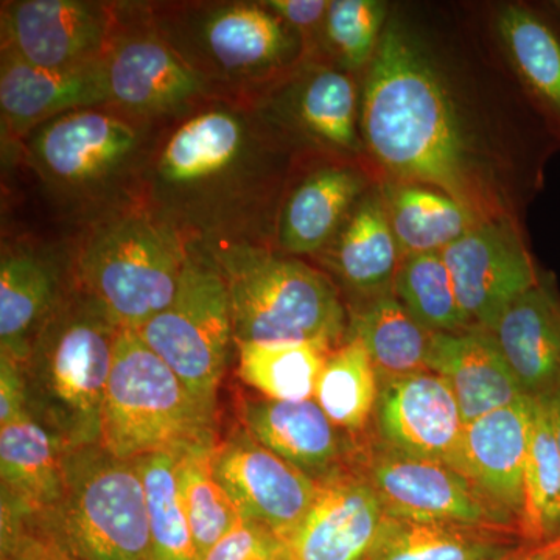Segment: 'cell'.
Returning <instances> with one entry per match:
<instances>
[{
    "label": "cell",
    "instance_id": "18",
    "mask_svg": "<svg viewBox=\"0 0 560 560\" xmlns=\"http://www.w3.org/2000/svg\"><path fill=\"white\" fill-rule=\"evenodd\" d=\"M257 108L285 135L294 132L334 153L364 150L359 91L348 70L329 66L301 70Z\"/></svg>",
    "mask_w": 560,
    "mask_h": 560
},
{
    "label": "cell",
    "instance_id": "19",
    "mask_svg": "<svg viewBox=\"0 0 560 560\" xmlns=\"http://www.w3.org/2000/svg\"><path fill=\"white\" fill-rule=\"evenodd\" d=\"M243 430L313 480L323 482L355 466L360 440L338 429L315 399L245 400Z\"/></svg>",
    "mask_w": 560,
    "mask_h": 560
},
{
    "label": "cell",
    "instance_id": "40",
    "mask_svg": "<svg viewBox=\"0 0 560 560\" xmlns=\"http://www.w3.org/2000/svg\"><path fill=\"white\" fill-rule=\"evenodd\" d=\"M202 560H287L285 541L243 518Z\"/></svg>",
    "mask_w": 560,
    "mask_h": 560
},
{
    "label": "cell",
    "instance_id": "8",
    "mask_svg": "<svg viewBox=\"0 0 560 560\" xmlns=\"http://www.w3.org/2000/svg\"><path fill=\"white\" fill-rule=\"evenodd\" d=\"M153 32L206 84L254 86L296 60L301 36L259 3H219L162 14Z\"/></svg>",
    "mask_w": 560,
    "mask_h": 560
},
{
    "label": "cell",
    "instance_id": "23",
    "mask_svg": "<svg viewBox=\"0 0 560 560\" xmlns=\"http://www.w3.org/2000/svg\"><path fill=\"white\" fill-rule=\"evenodd\" d=\"M350 305L393 293L404 257L381 189L368 190L326 249L318 254Z\"/></svg>",
    "mask_w": 560,
    "mask_h": 560
},
{
    "label": "cell",
    "instance_id": "33",
    "mask_svg": "<svg viewBox=\"0 0 560 560\" xmlns=\"http://www.w3.org/2000/svg\"><path fill=\"white\" fill-rule=\"evenodd\" d=\"M217 441L178 453V488L198 560L205 559L243 521L241 511L217 480L213 453Z\"/></svg>",
    "mask_w": 560,
    "mask_h": 560
},
{
    "label": "cell",
    "instance_id": "24",
    "mask_svg": "<svg viewBox=\"0 0 560 560\" xmlns=\"http://www.w3.org/2000/svg\"><path fill=\"white\" fill-rule=\"evenodd\" d=\"M525 396L560 390V293L545 272L534 289L512 302L490 331Z\"/></svg>",
    "mask_w": 560,
    "mask_h": 560
},
{
    "label": "cell",
    "instance_id": "1",
    "mask_svg": "<svg viewBox=\"0 0 560 560\" xmlns=\"http://www.w3.org/2000/svg\"><path fill=\"white\" fill-rule=\"evenodd\" d=\"M360 132L388 180L448 195L481 220L515 219L506 154L433 47L386 22L360 97Z\"/></svg>",
    "mask_w": 560,
    "mask_h": 560
},
{
    "label": "cell",
    "instance_id": "46",
    "mask_svg": "<svg viewBox=\"0 0 560 560\" xmlns=\"http://www.w3.org/2000/svg\"><path fill=\"white\" fill-rule=\"evenodd\" d=\"M555 540H558V541H560V536L558 537V539H555Z\"/></svg>",
    "mask_w": 560,
    "mask_h": 560
},
{
    "label": "cell",
    "instance_id": "42",
    "mask_svg": "<svg viewBox=\"0 0 560 560\" xmlns=\"http://www.w3.org/2000/svg\"><path fill=\"white\" fill-rule=\"evenodd\" d=\"M28 415L27 389L21 363L0 353V427Z\"/></svg>",
    "mask_w": 560,
    "mask_h": 560
},
{
    "label": "cell",
    "instance_id": "34",
    "mask_svg": "<svg viewBox=\"0 0 560 560\" xmlns=\"http://www.w3.org/2000/svg\"><path fill=\"white\" fill-rule=\"evenodd\" d=\"M533 401L522 537L526 544L539 545L560 536V453L547 400Z\"/></svg>",
    "mask_w": 560,
    "mask_h": 560
},
{
    "label": "cell",
    "instance_id": "44",
    "mask_svg": "<svg viewBox=\"0 0 560 560\" xmlns=\"http://www.w3.org/2000/svg\"><path fill=\"white\" fill-rule=\"evenodd\" d=\"M547 400L548 410H550L552 431H555L556 442L560 453V390L550 397H541Z\"/></svg>",
    "mask_w": 560,
    "mask_h": 560
},
{
    "label": "cell",
    "instance_id": "15",
    "mask_svg": "<svg viewBox=\"0 0 560 560\" xmlns=\"http://www.w3.org/2000/svg\"><path fill=\"white\" fill-rule=\"evenodd\" d=\"M464 427L448 383L422 371L381 385L370 434L393 451L460 471Z\"/></svg>",
    "mask_w": 560,
    "mask_h": 560
},
{
    "label": "cell",
    "instance_id": "10",
    "mask_svg": "<svg viewBox=\"0 0 560 560\" xmlns=\"http://www.w3.org/2000/svg\"><path fill=\"white\" fill-rule=\"evenodd\" d=\"M124 113L86 108L62 114L31 132L27 160L40 180L69 200L108 194L132 171L143 175L147 131Z\"/></svg>",
    "mask_w": 560,
    "mask_h": 560
},
{
    "label": "cell",
    "instance_id": "11",
    "mask_svg": "<svg viewBox=\"0 0 560 560\" xmlns=\"http://www.w3.org/2000/svg\"><path fill=\"white\" fill-rule=\"evenodd\" d=\"M355 467L377 490L390 517L508 530L522 537L510 512L447 464L393 451L368 433L360 441Z\"/></svg>",
    "mask_w": 560,
    "mask_h": 560
},
{
    "label": "cell",
    "instance_id": "45",
    "mask_svg": "<svg viewBox=\"0 0 560 560\" xmlns=\"http://www.w3.org/2000/svg\"><path fill=\"white\" fill-rule=\"evenodd\" d=\"M551 9L555 11H558V14L560 16V0H556V2L551 3Z\"/></svg>",
    "mask_w": 560,
    "mask_h": 560
},
{
    "label": "cell",
    "instance_id": "26",
    "mask_svg": "<svg viewBox=\"0 0 560 560\" xmlns=\"http://www.w3.org/2000/svg\"><path fill=\"white\" fill-rule=\"evenodd\" d=\"M427 370L448 383L464 425L525 397L499 342L488 330L433 334Z\"/></svg>",
    "mask_w": 560,
    "mask_h": 560
},
{
    "label": "cell",
    "instance_id": "2",
    "mask_svg": "<svg viewBox=\"0 0 560 560\" xmlns=\"http://www.w3.org/2000/svg\"><path fill=\"white\" fill-rule=\"evenodd\" d=\"M287 135L259 108L217 101L151 147L147 206L190 246L257 243L276 231Z\"/></svg>",
    "mask_w": 560,
    "mask_h": 560
},
{
    "label": "cell",
    "instance_id": "43",
    "mask_svg": "<svg viewBox=\"0 0 560 560\" xmlns=\"http://www.w3.org/2000/svg\"><path fill=\"white\" fill-rule=\"evenodd\" d=\"M500 560H560V541L551 540L547 544L525 545L521 550L514 551Z\"/></svg>",
    "mask_w": 560,
    "mask_h": 560
},
{
    "label": "cell",
    "instance_id": "31",
    "mask_svg": "<svg viewBox=\"0 0 560 560\" xmlns=\"http://www.w3.org/2000/svg\"><path fill=\"white\" fill-rule=\"evenodd\" d=\"M381 190L404 259L442 253L482 221L448 195L422 184L388 180Z\"/></svg>",
    "mask_w": 560,
    "mask_h": 560
},
{
    "label": "cell",
    "instance_id": "28",
    "mask_svg": "<svg viewBox=\"0 0 560 560\" xmlns=\"http://www.w3.org/2000/svg\"><path fill=\"white\" fill-rule=\"evenodd\" d=\"M51 261L28 246L3 248L0 260V353L24 363L32 342L62 301Z\"/></svg>",
    "mask_w": 560,
    "mask_h": 560
},
{
    "label": "cell",
    "instance_id": "20",
    "mask_svg": "<svg viewBox=\"0 0 560 560\" xmlns=\"http://www.w3.org/2000/svg\"><path fill=\"white\" fill-rule=\"evenodd\" d=\"M66 451L31 412L0 427V517L51 521L65 497Z\"/></svg>",
    "mask_w": 560,
    "mask_h": 560
},
{
    "label": "cell",
    "instance_id": "12",
    "mask_svg": "<svg viewBox=\"0 0 560 560\" xmlns=\"http://www.w3.org/2000/svg\"><path fill=\"white\" fill-rule=\"evenodd\" d=\"M441 254L460 308L475 329H495L512 302L545 276L512 217L480 221Z\"/></svg>",
    "mask_w": 560,
    "mask_h": 560
},
{
    "label": "cell",
    "instance_id": "5",
    "mask_svg": "<svg viewBox=\"0 0 560 560\" xmlns=\"http://www.w3.org/2000/svg\"><path fill=\"white\" fill-rule=\"evenodd\" d=\"M189 245L145 205L110 210L77 250V290L120 330H138L171 305Z\"/></svg>",
    "mask_w": 560,
    "mask_h": 560
},
{
    "label": "cell",
    "instance_id": "22",
    "mask_svg": "<svg viewBox=\"0 0 560 560\" xmlns=\"http://www.w3.org/2000/svg\"><path fill=\"white\" fill-rule=\"evenodd\" d=\"M530 397H522L464 427L460 471L521 526L525 515Z\"/></svg>",
    "mask_w": 560,
    "mask_h": 560
},
{
    "label": "cell",
    "instance_id": "16",
    "mask_svg": "<svg viewBox=\"0 0 560 560\" xmlns=\"http://www.w3.org/2000/svg\"><path fill=\"white\" fill-rule=\"evenodd\" d=\"M109 105L128 117L179 116L208 84L154 32L116 35L105 57Z\"/></svg>",
    "mask_w": 560,
    "mask_h": 560
},
{
    "label": "cell",
    "instance_id": "9",
    "mask_svg": "<svg viewBox=\"0 0 560 560\" xmlns=\"http://www.w3.org/2000/svg\"><path fill=\"white\" fill-rule=\"evenodd\" d=\"M135 331L195 397L217 408L235 341L226 282L201 250L189 245L171 305Z\"/></svg>",
    "mask_w": 560,
    "mask_h": 560
},
{
    "label": "cell",
    "instance_id": "37",
    "mask_svg": "<svg viewBox=\"0 0 560 560\" xmlns=\"http://www.w3.org/2000/svg\"><path fill=\"white\" fill-rule=\"evenodd\" d=\"M393 293L412 318L431 334L477 330L460 308L441 253L405 257L394 280Z\"/></svg>",
    "mask_w": 560,
    "mask_h": 560
},
{
    "label": "cell",
    "instance_id": "29",
    "mask_svg": "<svg viewBox=\"0 0 560 560\" xmlns=\"http://www.w3.org/2000/svg\"><path fill=\"white\" fill-rule=\"evenodd\" d=\"M348 308V340H359L366 348L381 385L429 371L433 334L412 318L396 294H382Z\"/></svg>",
    "mask_w": 560,
    "mask_h": 560
},
{
    "label": "cell",
    "instance_id": "30",
    "mask_svg": "<svg viewBox=\"0 0 560 560\" xmlns=\"http://www.w3.org/2000/svg\"><path fill=\"white\" fill-rule=\"evenodd\" d=\"M518 534L386 518L370 560H500L525 547Z\"/></svg>",
    "mask_w": 560,
    "mask_h": 560
},
{
    "label": "cell",
    "instance_id": "39",
    "mask_svg": "<svg viewBox=\"0 0 560 560\" xmlns=\"http://www.w3.org/2000/svg\"><path fill=\"white\" fill-rule=\"evenodd\" d=\"M2 560H79L47 526L2 517Z\"/></svg>",
    "mask_w": 560,
    "mask_h": 560
},
{
    "label": "cell",
    "instance_id": "21",
    "mask_svg": "<svg viewBox=\"0 0 560 560\" xmlns=\"http://www.w3.org/2000/svg\"><path fill=\"white\" fill-rule=\"evenodd\" d=\"M0 109L3 130L14 138L72 110L109 105L105 60L83 68H35L2 51Z\"/></svg>",
    "mask_w": 560,
    "mask_h": 560
},
{
    "label": "cell",
    "instance_id": "35",
    "mask_svg": "<svg viewBox=\"0 0 560 560\" xmlns=\"http://www.w3.org/2000/svg\"><path fill=\"white\" fill-rule=\"evenodd\" d=\"M145 490L153 560H198L178 488V453L135 459Z\"/></svg>",
    "mask_w": 560,
    "mask_h": 560
},
{
    "label": "cell",
    "instance_id": "36",
    "mask_svg": "<svg viewBox=\"0 0 560 560\" xmlns=\"http://www.w3.org/2000/svg\"><path fill=\"white\" fill-rule=\"evenodd\" d=\"M238 375L265 399L301 401L315 397L330 352L313 345H241Z\"/></svg>",
    "mask_w": 560,
    "mask_h": 560
},
{
    "label": "cell",
    "instance_id": "27",
    "mask_svg": "<svg viewBox=\"0 0 560 560\" xmlns=\"http://www.w3.org/2000/svg\"><path fill=\"white\" fill-rule=\"evenodd\" d=\"M495 31L530 108L560 145V32L550 18L526 5L503 7Z\"/></svg>",
    "mask_w": 560,
    "mask_h": 560
},
{
    "label": "cell",
    "instance_id": "25",
    "mask_svg": "<svg viewBox=\"0 0 560 560\" xmlns=\"http://www.w3.org/2000/svg\"><path fill=\"white\" fill-rule=\"evenodd\" d=\"M368 190L363 173L352 165L329 164L308 172L280 202L275 231L279 253L318 256Z\"/></svg>",
    "mask_w": 560,
    "mask_h": 560
},
{
    "label": "cell",
    "instance_id": "13",
    "mask_svg": "<svg viewBox=\"0 0 560 560\" xmlns=\"http://www.w3.org/2000/svg\"><path fill=\"white\" fill-rule=\"evenodd\" d=\"M108 7L84 0H21L2 9V51L35 68L65 70L105 60L116 38Z\"/></svg>",
    "mask_w": 560,
    "mask_h": 560
},
{
    "label": "cell",
    "instance_id": "38",
    "mask_svg": "<svg viewBox=\"0 0 560 560\" xmlns=\"http://www.w3.org/2000/svg\"><path fill=\"white\" fill-rule=\"evenodd\" d=\"M388 7L378 0H334L324 22V39L345 70L370 66L385 32Z\"/></svg>",
    "mask_w": 560,
    "mask_h": 560
},
{
    "label": "cell",
    "instance_id": "4",
    "mask_svg": "<svg viewBox=\"0 0 560 560\" xmlns=\"http://www.w3.org/2000/svg\"><path fill=\"white\" fill-rule=\"evenodd\" d=\"M119 327L79 290L62 298L21 364L28 412L68 448L102 442Z\"/></svg>",
    "mask_w": 560,
    "mask_h": 560
},
{
    "label": "cell",
    "instance_id": "41",
    "mask_svg": "<svg viewBox=\"0 0 560 560\" xmlns=\"http://www.w3.org/2000/svg\"><path fill=\"white\" fill-rule=\"evenodd\" d=\"M300 36L324 31L330 2L327 0H268L261 2Z\"/></svg>",
    "mask_w": 560,
    "mask_h": 560
},
{
    "label": "cell",
    "instance_id": "32",
    "mask_svg": "<svg viewBox=\"0 0 560 560\" xmlns=\"http://www.w3.org/2000/svg\"><path fill=\"white\" fill-rule=\"evenodd\" d=\"M378 390L366 348L359 340H346L327 355L313 399L338 429L361 440L372 425Z\"/></svg>",
    "mask_w": 560,
    "mask_h": 560
},
{
    "label": "cell",
    "instance_id": "14",
    "mask_svg": "<svg viewBox=\"0 0 560 560\" xmlns=\"http://www.w3.org/2000/svg\"><path fill=\"white\" fill-rule=\"evenodd\" d=\"M213 470L242 517L259 523L283 541L300 528L319 492L318 481L245 430L217 444Z\"/></svg>",
    "mask_w": 560,
    "mask_h": 560
},
{
    "label": "cell",
    "instance_id": "7",
    "mask_svg": "<svg viewBox=\"0 0 560 560\" xmlns=\"http://www.w3.org/2000/svg\"><path fill=\"white\" fill-rule=\"evenodd\" d=\"M46 526L79 560H153L138 467L102 444L66 451L65 497Z\"/></svg>",
    "mask_w": 560,
    "mask_h": 560
},
{
    "label": "cell",
    "instance_id": "17",
    "mask_svg": "<svg viewBox=\"0 0 560 560\" xmlns=\"http://www.w3.org/2000/svg\"><path fill=\"white\" fill-rule=\"evenodd\" d=\"M388 512L355 466L319 482L300 528L285 540L287 560H370Z\"/></svg>",
    "mask_w": 560,
    "mask_h": 560
},
{
    "label": "cell",
    "instance_id": "6",
    "mask_svg": "<svg viewBox=\"0 0 560 560\" xmlns=\"http://www.w3.org/2000/svg\"><path fill=\"white\" fill-rule=\"evenodd\" d=\"M215 408L191 390L135 330H120L102 418V447L120 459L215 442Z\"/></svg>",
    "mask_w": 560,
    "mask_h": 560
},
{
    "label": "cell",
    "instance_id": "3",
    "mask_svg": "<svg viewBox=\"0 0 560 560\" xmlns=\"http://www.w3.org/2000/svg\"><path fill=\"white\" fill-rule=\"evenodd\" d=\"M194 248L226 282L235 346L313 345L331 352L348 340L349 308L326 272L257 243Z\"/></svg>",
    "mask_w": 560,
    "mask_h": 560
}]
</instances>
